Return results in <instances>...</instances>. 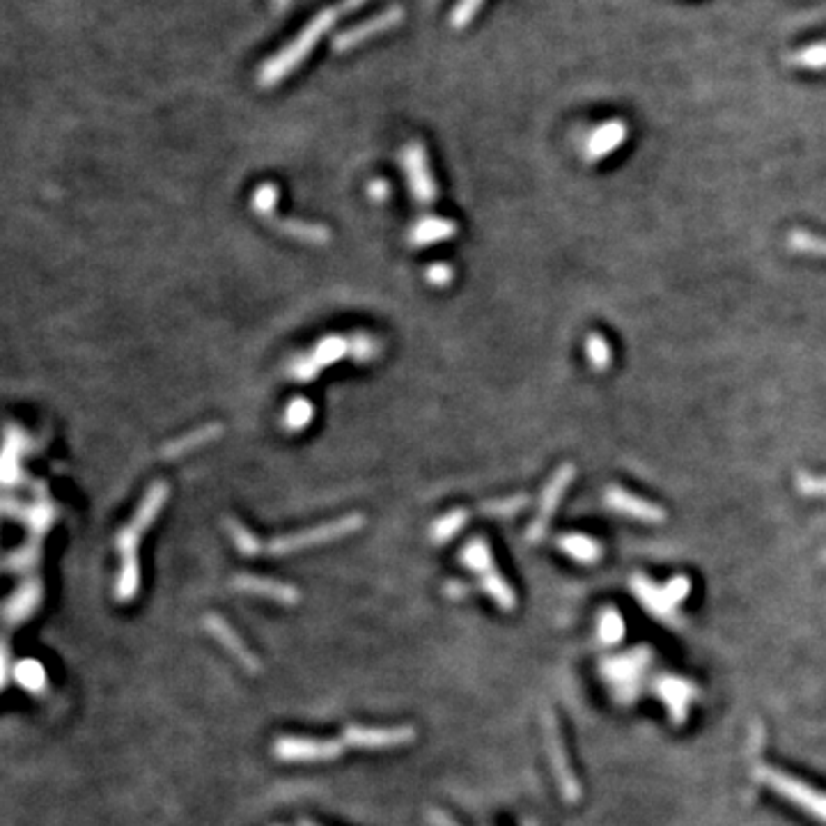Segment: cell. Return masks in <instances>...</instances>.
<instances>
[{
	"mask_svg": "<svg viewBox=\"0 0 826 826\" xmlns=\"http://www.w3.org/2000/svg\"><path fill=\"white\" fill-rule=\"evenodd\" d=\"M363 3H365V0H340L335 5L326 7V10H322L319 15H314L287 46H283L274 58H269L262 65L260 72H257V83H260L262 87H274L278 85V83L285 81L296 67L304 65V60L308 58L310 51L317 46L319 39L324 37L326 33H331V28H333L340 19H344L347 15L356 12Z\"/></svg>",
	"mask_w": 826,
	"mask_h": 826,
	"instance_id": "cell-1",
	"label": "cell"
},
{
	"mask_svg": "<svg viewBox=\"0 0 826 826\" xmlns=\"http://www.w3.org/2000/svg\"><path fill=\"white\" fill-rule=\"evenodd\" d=\"M165 498H168V484L164 483L152 484L150 492L143 498L138 513L134 514L129 526L122 528L120 537H117V551H120L122 556V572L120 579H117L115 597L120 602L134 600L135 592H138V542H141L143 531H147V526L156 519V513L161 510Z\"/></svg>",
	"mask_w": 826,
	"mask_h": 826,
	"instance_id": "cell-2",
	"label": "cell"
},
{
	"mask_svg": "<svg viewBox=\"0 0 826 826\" xmlns=\"http://www.w3.org/2000/svg\"><path fill=\"white\" fill-rule=\"evenodd\" d=\"M758 778L762 781L767 788H771L773 792L781 794L783 799L792 801L794 806H799L801 811L811 812L817 820L826 821V794L815 790L812 785L803 783L799 778L788 776L776 767H758Z\"/></svg>",
	"mask_w": 826,
	"mask_h": 826,
	"instance_id": "cell-3",
	"label": "cell"
},
{
	"mask_svg": "<svg viewBox=\"0 0 826 826\" xmlns=\"http://www.w3.org/2000/svg\"><path fill=\"white\" fill-rule=\"evenodd\" d=\"M361 526H363V519L358 517V514H352V517L338 519V522H333V523H324V526H317V528H313V531L296 532V535L281 537V540L271 542L269 553L283 556V553H292V551L308 549V546H314V544H324V542L338 540V537L349 535V532L358 531Z\"/></svg>",
	"mask_w": 826,
	"mask_h": 826,
	"instance_id": "cell-4",
	"label": "cell"
},
{
	"mask_svg": "<svg viewBox=\"0 0 826 826\" xmlns=\"http://www.w3.org/2000/svg\"><path fill=\"white\" fill-rule=\"evenodd\" d=\"M404 15H406L404 7L393 5L388 7V10H382L379 15L370 16V19L363 21V24H356L352 25V28L343 30V33L333 39V51L335 54H344V51H352L356 49V46H361V44H365L367 39H373L377 37V35L397 28V25L404 21Z\"/></svg>",
	"mask_w": 826,
	"mask_h": 826,
	"instance_id": "cell-5",
	"label": "cell"
},
{
	"mask_svg": "<svg viewBox=\"0 0 826 826\" xmlns=\"http://www.w3.org/2000/svg\"><path fill=\"white\" fill-rule=\"evenodd\" d=\"M633 592H636L638 600L642 604L648 606L652 613L657 615H668V611L672 609L675 604H680L684 600L689 590H692V581L680 576V579H672L671 583L659 588V585L650 583L648 579H642V576H633L632 579Z\"/></svg>",
	"mask_w": 826,
	"mask_h": 826,
	"instance_id": "cell-6",
	"label": "cell"
},
{
	"mask_svg": "<svg viewBox=\"0 0 826 826\" xmlns=\"http://www.w3.org/2000/svg\"><path fill=\"white\" fill-rule=\"evenodd\" d=\"M402 164H404L406 177H409V186L413 198L421 204H432L436 198V184L432 177L430 161H427L425 145L421 143H409L402 150Z\"/></svg>",
	"mask_w": 826,
	"mask_h": 826,
	"instance_id": "cell-7",
	"label": "cell"
},
{
	"mask_svg": "<svg viewBox=\"0 0 826 826\" xmlns=\"http://www.w3.org/2000/svg\"><path fill=\"white\" fill-rule=\"evenodd\" d=\"M347 353H352V340L333 335V338L322 340L310 353L296 358V361L292 363L290 374L294 379H299V382H310V379L317 377L322 367H326L329 363L340 361V358H344Z\"/></svg>",
	"mask_w": 826,
	"mask_h": 826,
	"instance_id": "cell-8",
	"label": "cell"
},
{
	"mask_svg": "<svg viewBox=\"0 0 826 826\" xmlns=\"http://www.w3.org/2000/svg\"><path fill=\"white\" fill-rule=\"evenodd\" d=\"M274 755L285 762H317V760H333L343 755V746L338 741L305 740V737H281L274 744Z\"/></svg>",
	"mask_w": 826,
	"mask_h": 826,
	"instance_id": "cell-9",
	"label": "cell"
},
{
	"mask_svg": "<svg viewBox=\"0 0 826 826\" xmlns=\"http://www.w3.org/2000/svg\"><path fill=\"white\" fill-rule=\"evenodd\" d=\"M416 730L409 725H397V728H363V725H352L344 730V744L353 749H393L413 741Z\"/></svg>",
	"mask_w": 826,
	"mask_h": 826,
	"instance_id": "cell-10",
	"label": "cell"
},
{
	"mask_svg": "<svg viewBox=\"0 0 826 826\" xmlns=\"http://www.w3.org/2000/svg\"><path fill=\"white\" fill-rule=\"evenodd\" d=\"M572 480H574V466L565 464L556 471V475H553L551 483L546 484L544 496H542L540 514H537V519L532 522L531 531H528V537H531V540H540V537L544 535L546 526H549L551 517H553V513H556L558 503H561L562 493H565V489L570 487Z\"/></svg>",
	"mask_w": 826,
	"mask_h": 826,
	"instance_id": "cell-11",
	"label": "cell"
},
{
	"mask_svg": "<svg viewBox=\"0 0 826 826\" xmlns=\"http://www.w3.org/2000/svg\"><path fill=\"white\" fill-rule=\"evenodd\" d=\"M606 505L611 510H615L618 514H627V517L638 519V522L645 523H663L666 522V513H663L659 505L654 503L645 501V498H638L633 493L624 492L620 487H611L604 496Z\"/></svg>",
	"mask_w": 826,
	"mask_h": 826,
	"instance_id": "cell-12",
	"label": "cell"
},
{
	"mask_svg": "<svg viewBox=\"0 0 826 826\" xmlns=\"http://www.w3.org/2000/svg\"><path fill=\"white\" fill-rule=\"evenodd\" d=\"M546 741H549L551 764L556 767L558 783H561L565 797L574 801V799H579V783H576L570 762L565 758V744H562V737L556 728V721L551 719V716H546Z\"/></svg>",
	"mask_w": 826,
	"mask_h": 826,
	"instance_id": "cell-13",
	"label": "cell"
},
{
	"mask_svg": "<svg viewBox=\"0 0 826 826\" xmlns=\"http://www.w3.org/2000/svg\"><path fill=\"white\" fill-rule=\"evenodd\" d=\"M629 129L622 120H609L592 131L585 145V159L602 161L613 154L624 141H627Z\"/></svg>",
	"mask_w": 826,
	"mask_h": 826,
	"instance_id": "cell-14",
	"label": "cell"
},
{
	"mask_svg": "<svg viewBox=\"0 0 826 826\" xmlns=\"http://www.w3.org/2000/svg\"><path fill=\"white\" fill-rule=\"evenodd\" d=\"M204 627H207V632L212 633L214 638H218V641L225 645L227 652L234 654V657H237L239 662L248 668V671L251 672L260 671V659H257L255 654H253L251 650L244 645L242 638L233 632V627H230L225 620L218 618V615H207V620H204Z\"/></svg>",
	"mask_w": 826,
	"mask_h": 826,
	"instance_id": "cell-15",
	"label": "cell"
},
{
	"mask_svg": "<svg viewBox=\"0 0 826 826\" xmlns=\"http://www.w3.org/2000/svg\"><path fill=\"white\" fill-rule=\"evenodd\" d=\"M233 583L237 585V590H244V592L260 594V597L275 600L287 606H292L299 602V590L292 588V585H285V583H275V581H271V579H260V576L242 574V576H237Z\"/></svg>",
	"mask_w": 826,
	"mask_h": 826,
	"instance_id": "cell-16",
	"label": "cell"
},
{
	"mask_svg": "<svg viewBox=\"0 0 826 826\" xmlns=\"http://www.w3.org/2000/svg\"><path fill=\"white\" fill-rule=\"evenodd\" d=\"M454 233H457V225L448 218H425L411 227L409 237L413 246H432V244L448 242L450 237H454Z\"/></svg>",
	"mask_w": 826,
	"mask_h": 826,
	"instance_id": "cell-17",
	"label": "cell"
},
{
	"mask_svg": "<svg viewBox=\"0 0 826 826\" xmlns=\"http://www.w3.org/2000/svg\"><path fill=\"white\" fill-rule=\"evenodd\" d=\"M558 546L565 551L567 556H572L574 561L583 562V565H592L602 558V546L588 535H579V532H570V535H562L558 540Z\"/></svg>",
	"mask_w": 826,
	"mask_h": 826,
	"instance_id": "cell-18",
	"label": "cell"
},
{
	"mask_svg": "<svg viewBox=\"0 0 826 826\" xmlns=\"http://www.w3.org/2000/svg\"><path fill=\"white\" fill-rule=\"evenodd\" d=\"M462 562H464L466 567H471L475 574H483L489 567H493L492 549H489L487 540H483V537L471 540L469 544H466V549L462 551Z\"/></svg>",
	"mask_w": 826,
	"mask_h": 826,
	"instance_id": "cell-19",
	"label": "cell"
},
{
	"mask_svg": "<svg viewBox=\"0 0 826 826\" xmlns=\"http://www.w3.org/2000/svg\"><path fill=\"white\" fill-rule=\"evenodd\" d=\"M37 602H39V585L28 583L24 590H19V592L12 597L10 604H7V618H10L12 622H19V620L28 618V615L33 613L35 606H37Z\"/></svg>",
	"mask_w": 826,
	"mask_h": 826,
	"instance_id": "cell-20",
	"label": "cell"
},
{
	"mask_svg": "<svg viewBox=\"0 0 826 826\" xmlns=\"http://www.w3.org/2000/svg\"><path fill=\"white\" fill-rule=\"evenodd\" d=\"M585 356H588L590 365H592L597 373H604V370H609L611 361H613L609 340H606L602 333H590L588 338H585Z\"/></svg>",
	"mask_w": 826,
	"mask_h": 826,
	"instance_id": "cell-21",
	"label": "cell"
},
{
	"mask_svg": "<svg viewBox=\"0 0 826 826\" xmlns=\"http://www.w3.org/2000/svg\"><path fill=\"white\" fill-rule=\"evenodd\" d=\"M790 63L801 69H826V42L811 44L806 49L790 55Z\"/></svg>",
	"mask_w": 826,
	"mask_h": 826,
	"instance_id": "cell-22",
	"label": "cell"
},
{
	"mask_svg": "<svg viewBox=\"0 0 826 826\" xmlns=\"http://www.w3.org/2000/svg\"><path fill=\"white\" fill-rule=\"evenodd\" d=\"M313 413H314L313 404H310L308 400H304V397H299V400H292L290 406H287V411H285V427L290 432L304 430V427L310 423V418H313Z\"/></svg>",
	"mask_w": 826,
	"mask_h": 826,
	"instance_id": "cell-23",
	"label": "cell"
},
{
	"mask_svg": "<svg viewBox=\"0 0 826 826\" xmlns=\"http://www.w3.org/2000/svg\"><path fill=\"white\" fill-rule=\"evenodd\" d=\"M788 244H790V248H794L797 253H811V255L826 257V239L815 237V234H811V233H803V230H794V233H790Z\"/></svg>",
	"mask_w": 826,
	"mask_h": 826,
	"instance_id": "cell-24",
	"label": "cell"
},
{
	"mask_svg": "<svg viewBox=\"0 0 826 826\" xmlns=\"http://www.w3.org/2000/svg\"><path fill=\"white\" fill-rule=\"evenodd\" d=\"M483 5L484 0H457V5L450 12V28L464 30L475 19V15L483 10Z\"/></svg>",
	"mask_w": 826,
	"mask_h": 826,
	"instance_id": "cell-25",
	"label": "cell"
},
{
	"mask_svg": "<svg viewBox=\"0 0 826 826\" xmlns=\"http://www.w3.org/2000/svg\"><path fill=\"white\" fill-rule=\"evenodd\" d=\"M466 519H469V514L462 513V510H454V513L445 514L443 519H439V522H436L434 526H432V540H434V542H448L450 537H453L454 532L459 531V528L464 526Z\"/></svg>",
	"mask_w": 826,
	"mask_h": 826,
	"instance_id": "cell-26",
	"label": "cell"
},
{
	"mask_svg": "<svg viewBox=\"0 0 826 826\" xmlns=\"http://www.w3.org/2000/svg\"><path fill=\"white\" fill-rule=\"evenodd\" d=\"M624 633V622L615 609H606L600 618V636L606 642H618Z\"/></svg>",
	"mask_w": 826,
	"mask_h": 826,
	"instance_id": "cell-27",
	"label": "cell"
},
{
	"mask_svg": "<svg viewBox=\"0 0 826 826\" xmlns=\"http://www.w3.org/2000/svg\"><path fill=\"white\" fill-rule=\"evenodd\" d=\"M227 526H230V535H233L234 544H237V549L242 551L244 556H257L260 553V542L253 537L251 531H246L242 523L234 522H227Z\"/></svg>",
	"mask_w": 826,
	"mask_h": 826,
	"instance_id": "cell-28",
	"label": "cell"
},
{
	"mask_svg": "<svg viewBox=\"0 0 826 826\" xmlns=\"http://www.w3.org/2000/svg\"><path fill=\"white\" fill-rule=\"evenodd\" d=\"M16 677H19V682L21 684L25 686V689H30V692H37V689H42L44 686V671H42V666H39L37 662H21L19 666H16Z\"/></svg>",
	"mask_w": 826,
	"mask_h": 826,
	"instance_id": "cell-29",
	"label": "cell"
},
{
	"mask_svg": "<svg viewBox=\"0 0 826 826\" xmlns=\"http://www.w3.org/2000/svg\"><path fill=\"white\" fill-rule=\"evenodd\" d=\"M218 432H221V427H218V425L204 427V430H200V432H195V434H191L189 439H182L179 443L170 445L168 450H164V454H168V457H174V454L186 453V450H191V448H195V445L204 443V439H209V436L218 434Z\"/></svg>",
	"mask_w": 826,
	"mask_h": 826,
	"instance_id": "cell-30",
	"label": "cell"
},
{
	"mask_svg": "<svg viewBox=\"0 0 826 826\" xmlns=\"http://www.w3.org/2000/svg\"><path fill=\"white\" fill-rule=\"evenodd\" d=\"M379 353V343L373 338V335L358 333L352 338V356L356 361H370Z\"/></svg>",
	"mask_w": 826,
	"mask_h": 826,
	"instance_id": "cell-31",
	"label": "cell"
},
{
	"mask_svg": "<svg viewBox=\"0 0 826 826\" xmlns=\"http://www.w3.org/2000/svg\"><path fill=\"white\" fill-rule=\"evenodd\" d=\"M523 505H526V496H517V498H508V501L492 503V505H487L484 510H487L492 517H496V514H514L517 510H522Z\"/></svg>",
	"mask_w": 826,
	"mask_h": 826,
	"instance_id": "cell-32",
	"label": "cell"
},
{
	"mask_svg": "<svg viewBox=\"0 0 826 826\" xmlns=\"http://www.w3.org/2000/svg\"><path fill=\"white\" fill-rule=\"evenodd\" d=\"M799 489L808 496H826V480L824 478H799Z\"/></svg>",
	"mask_w": 826,
	"mask_h": 826,
	"instance_id": "cell-33",
	"label": "cell"
},
{
	"mask_svg": "<svg viewBox=\"0 0 826 826\" xmlns=\"http://www.w3.org/2000/svg\"><path fill=\"white\" fill-rule=\"evenodd\" d=\"M427 281L430 283H434V285H448L450 281H453V269H450L448 264H434V266H430V271H427Z\"/></svg>",
	"mask_w": 826,
	"mask_h": 826,
	"instance_id": "cell-34",
	"label": "cell"
},
{
	"mask_svg": "<svg viewBox=\"0 0 826 826\" xmlns=\"http://www.w3.org/2000/svg\"><path fill=\"white\" fill-rule=\"evenodd\" d=\"M430 817H432V821H434V826H457L448 815H443V812L434 811Z\"/></svg>",
	"mask_w": 826,
	"mask_h": 826,
	"instance_id": "cell-35",
	"label": "cell"
},
{
	"mask_svg": "<svg viewBox=\"0 0 826 826\" xmlns=\"http://www.w3.org/2000/svg\"><path fill=\"white\" fill-rule=\"evenodd\" d=\"M290 3L292 0H271V7H274V12H285Z\"/></svg>",
	"mask_w": 826,
	"mask_h": 826,
	"instance_id": "cell-36",
	"label": "cell"
},
{
	"mask_svg": "<svg viewBox=\"0 0 826 826\" xmlns=\"http://www.w3.org/2000/svg\"><path fill=\"white\" fill-rule=\"evenodd\" d=\"M304 826H317V824H310V821H304Z\"/></svg>",
	"mask_w": 826,
	"mask_h": 826,
	"instance_id": "cell-37",
	"label": "cell"
}]
</instances>
